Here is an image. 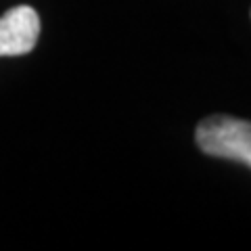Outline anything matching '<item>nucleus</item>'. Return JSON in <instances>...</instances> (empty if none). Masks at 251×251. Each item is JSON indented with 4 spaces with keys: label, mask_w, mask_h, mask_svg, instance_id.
<instances>
[{
    "label": "nucleus",
    "mask_w": 251,
    "mask_h": 251,
    "mask_svg": "<svg viewBox=\"0 0 251 251\" xmlns=\"http://www.w3.org/2000/svg\"><path fill=\"white\" fill-rule=\"evenodd\" d=\"M195 138L205 155L251 168V122L230 115H211L197 126Z\"/></svg>",
    "instance_id": "f257e3e1"
},
{
    "label": "nucleus",
    "mask_w": 251,
    "mask_h": 251,
    "mask_svg": "<svg viewBox=\"0 0 251 251\" xmlns=\"http://www.w3.org/2000/svg\"><path fill=\"white\" fill-rule=\"evenodd\" d=\"M40 36V17L27 4L13 6L0 17V57H21L34 50Z\"/></svg>",
    "instance_id": "f03ea898"
}]
</instances>
